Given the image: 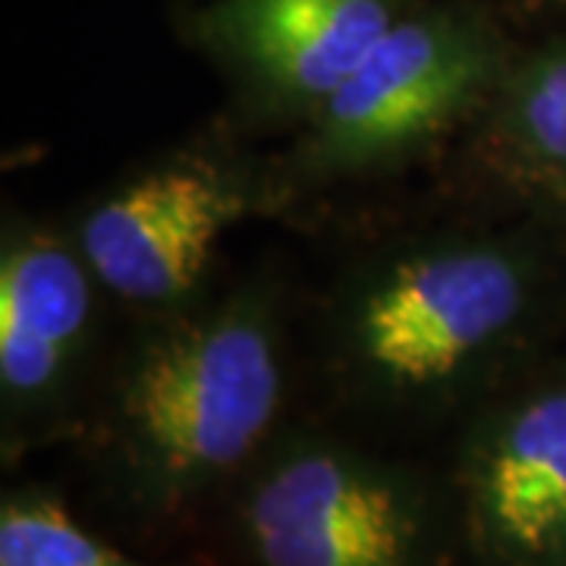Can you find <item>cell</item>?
Wrapping results in <instances>:
<instances>
[{"label": "cell", "mask_w": 566, "mask_h": 566, "mask_svg": "<svg viewBox=\"0 0 566 566\" xmlns=\"http://www.w3.org/2000/svg\"><path fill=\"white\" fill-rule=\"evenodd\" d=\"M281 324L264 293L177 312L126 356L104 409V450L126 497L174 513L268 441L283 403Z\"/></svg>", "instance_id": "6da1fadb"}, {"label": "cell", "mask_w": 566, "mask_h": 566, "mask_svg": "<svg viewBox=\"0 0 566 566\" xmlns=\"http://www.w3.org/2000/svg\"><path fill=\"white\" fill-rule=\"evenodd\" d=\"M538 308V268L501 237H444L365 268L334 312L346 385L390 409H444L491 381Z\"/></svg>", "instance_id": "7a4b0ae2"}, {"label": "cell", "mask_w": 566, "mask_h": 566, "mask_svg": "<svg viewBox=\"0 0 566 566\" xmlns=\"http://www.w3.org/2000/svg\"><path fill=\"white\" fill-rule=\"evenodd\" d=\"M240 516L255 566H447L441 513L419 479L331 438L274 447Z\"/></svg>", "instance_id": "3957f363"}, {"label": "cell", "mask_w": 566, "mask_h": 566, "mask_svg": "<svg viewBox=\"0 0 566 566\" xmlns=\"http://www.w3.org/2000/svg\"><path fill=\"white\" fill-rule=\"evenodd\" d=\"M504 76L501 48L465 10H409L308 117L305 170L365 174L422 151L482 107Z\"/></svg>", "instance_id": "277c9868"}, {"label": "cell", "mask_w": 566, "mask_h": 566, "mask_svg": "<svg viewBox=\"0 0 566 566\" xmlns=\"http://www.w3.org/2000/svg\"><path fill=\"white\" fill-rule=\"evenodd\" d=\"M245 208V182L233 170L211 158H177L95 205L76 245L123 303L170 308L196 293L221 237Z\"/></svg>", "instance_id": "5b68a950"}, {"label": "cell", "mask_w": 566, "mask_h": 566, "mask_svg": "<svg viewBox=\"0 0 566 566\" xmlns=\"http://www.w3.org/2000/svg\"><path fill=\"white\" fill-rule=\"evenodd\" d=\"M460 501L482 566H566V381L479 419L460 457Z\"/></svg>", "instance_id": "8992f818"}, {"label": "cell", "mask_w": 566, "mask_h": 566, "mask_svg": "<svg viewBox=\"0 0 566 566\" xmlns=\"http://www.w3.org/2000/svg\"><path fill=\"white\" fill-rule=\"evenodd\" d=\"M95 286L80 245L39 227L0 252V400L7 441L61 422L95 331Z\"/></svg>", "instance_id": "52a82bcc"}, {"label": "cell", "mask_w": 566, "mask_h": 566, "mask_svg": "<svg viewBox=\"0 0 566 566\" xmlns=\"http://www.w3.org/2000/svg\"><path fill=\"white\" fill-rule=\"evenodd\" d=\"M406 13V0H214L202 35L264 107L312 117Z\"/></svg>", "instance_id": "ba28073f"}, {"label": "cell", "mask_w": 566, "mask_h": 566, "mask_svg": "<svg viewBox=\"0 0 566 566\" xmlns=\"http://www.w3.org/2000/svg\"><path fill=\"white\" fill-rule=\"evenodd\" d=\"M497 139L526 174L566 186V48L538 54L501 85Z\"/></svg>", "instance_id": "9c48e42d"}, {"label": "cell", "mask_w": 566, "mask_h": 566, "mask_svg": "<svg viewBox=\"0 0 566 566\" xmlns=\"http://www.w3.org/2000/svg\"><path fill=\"white\" fill-rule=\"evenodd\" d=\"M0 566H151L104 545L41 491L10 494L0 506Z\"/></svg>", "instance_id": "30bf717a"}]
</instances>
